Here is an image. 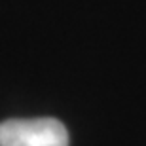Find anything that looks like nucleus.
<instances>
[{"instance_id": "1", "label": "nucleus", "mask_w": 146, "mask_h": 146, "mask_svg": "<svg viewBox=\"0 0 146 146\" xmlns=\"http://www.w3.org/2000/svg\"><path fill=\"white\" fill-rule=\"evenodd\" d=\"M0 146H68V131L55 118L6 119L0 123Z\"/></svg>"}]
</instances>
